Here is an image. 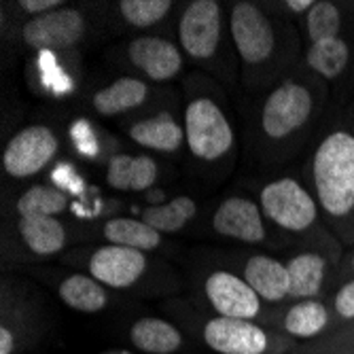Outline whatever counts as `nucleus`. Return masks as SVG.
Wrapping results in <instances>:
<instances>
[{"instance_id": "f257e3e1", "label": "nucleus", "mask_w": 354, "mask_h": 354, "mask_svg": "<svg viewBox=\"0 0 354 354\" xmlns=\"http://www.w3.org/2000/svg\"><path fill=\"white\" fill-rule=\"evenodd\" d=\"M312 196L335 236L354 244V136L335 130L323 138L310 164Z\"/></svg>"}, {"instance_id": "f03ea898", "label": "nucleus", "mask_w": 354, "mask_h": 354, "mask_svg": "<svg viewBox=\"0 0 354 354\" xmlns=\"http://www.w3.org/2000/svg\"><path fill=\"white\" fill-rule=\"evenodd\" d=\"M204 344L216 354H288L293 339L257 320L214 316L202 327Z\"/></svg>"}, {"instance_id": "7ed1b4c3", "label": "nucleus", "mask_w": 354, "mask_h": 354, "mask_svg": "<svg viewBox=\"0 0 354 354\" xmlns=\"http://www.w3.org/2000/svg\"><path fill=\"white\" fill-rule=\"evenodd\" d=\"M185 142L202 162H216L234 149V127L212 98H196L185 111Z\"/></svg>"}, {"instance_id": "20e7f679", "label": "nucleus", "mask_w": 354, "mask_h": 354, "mask_svg": "<svg viewBox=\"0 0 354 354\" xmlns=\"http://www.w3.org/2000/svg\"><path fill=\"white\" fill-rule=\"evenodd\" d=\"M259 206L263 216H268L282 232L306 234L310 232L320 214L316 198L299 180L284 176L268 183L261 189Z\"/></svg>"}, {"instance_id": "39448f33", "label": "nucleus", "mask_w": 354, "mask_h": 354, "mask_svg": "<svg viewBox=\"0 0 354 354\" xmlns=\"http://www.w3.org/2000/svg\"><path fill=\"white\" fill-rule=\"evenodd\" d=\"M314 113V93L299 81L280 83L263 102L261 130L270 140H286L301 132Z\"/></svg>"}, {"instance_id": "423d86ee", "label": "nucleus", "mask_w": 354, "mask_h": 354, "mask_svg": "<svg viewBox=\"0 0 354 354\" xmlns=\"http://www.w3.org/2000/svg\"><path fill=\"white\" fill-rule=\"evenodd\" d=\"M59 140L47 125H28L5 147L3 168L13 178H30L43 172L57 155Z\"/></svg>"}, {"instance_id": "0eeeda50", "label": "nucleus", "mask_w": 354, "mask_h": 354, "mask_svg": "<svg viewBox=\"0 0 354 354\" xmlns=\"http://www.w3.org/2000/svg\"><path fill=\"white\" fill-rule=\"evenodd\" d=\"M236 49L246 66H261L276 49V28L272 19L252 3H236L230 17Z\"/></svg>"}, {"instance_id": "6e6552de", "label": "nucleus", "mask_w": 354, "mask_h": 354, "mask_svg": "<svg viewBox=\"0 0 354 354\" xmlns=\"http://www.w3.org/2000/svg\"><path fill=\"white\" fill-rule=\"evenodd\" d=\"M223 19L216 0H193L178 21V41L193 59H208L221 43Z\"/></svg>"}, {"instance_id": "1a4fd4ad", "label": "nucleus", "mask_w": 354, "mask_h": 354, "mask_svg": "<svg viewBox=\"0 0 354 354\" xmlns=\"http://www.w3.org/2000/svg\"><path fill=\"white\" fill-rule=\"evenodd\" d=\"M204 293L216 316L257 320L263 314V301L238 274L216 270L204 282Z\"/></svg>"}, {"instance_id": "9d476101", "label": "nucleus", "mask_w": 354, "mask_h": 354, "mask_svg": "<svg viewBox=\"0 0 354 354\" xmlns=\"http://www.w3.org/2000/svg\"><path fill=\"white\" fill-rule=\"evenodd\" d=\"M85 35V17L77 9H57L24 24V41L39 51H62L77 45Z\"/></svg>"}, {"instance_id": "9b49d317", "label": "nucleus", "mask_w": 354, "mask_h": 354, "mask_svg": "<svg viewBox=\"0 0 354 354\" xmlns=\"http://www.w3.org/2000/svg\"><path fill=\"white\" fill-rule=\"evenodd\" d=\"M147 270V254L125 246H102L89 259V276L109 288H130Z\"/></svg>"}, {"instance_id": "f8f14e48", "label": "nucleus", "mask_w": 354, "mask_h": 354, "mask_svg": "<svg viewBox=\"0 0 354 354\" xmlns=\"http://www.w3.org/2000/svg\"><path fill=\"white\" fill-rule=\"evenodd\" d=\"M212 230L223 238L246 244H259L268 236L261 206L240 196L221 202L212 216Z\"/></svg>"}, {"instance_id": "ddd939ff", "label": "nucleus", "mask_w": 354, "mask_h": 354, "mask_svg": "<svg viewBox=\"0 0 354 354\" xmlns=\"http://www.w3.org/2000/svg\"><path fill=\"white\" fill-rule=\"evenodd\" d=\"M127 55L134 66L153 81H170L183 68L180 49L162 37H140L132 41Z\"/></svg>"}, {"instance_id": "4468645a", "label": "nucleus", "mask_w": 354, "mask_h": 354, "mask_svg": "<svg viewBox=\"0 0 354 354\" xmlns=\"http://www.w3.org/2000/svg\"><path fill=\"white\" fill-rule=\"evenodd\" d=\"M242 278L266 304H282L288 299V270L286 263L268 254H254L244 263Z\"/></svg>"}, {"instance_id": "2eb2a0df", "label": "nucleus", "mask_w": 354, "mask_h": 354, "mask_svg": "<svg viewBox=\"0 0 354 354\" xmlns=\"http://www.w3.org/2000/svg\"><path fill=\"white\" fill-rule=\"evenodd\" d=\"M331 314L327 304L320 299L295 301L280 314L276 331L291 339H314L329 329Z\"/></svg>"}, {"instance_id": "dca6fc26", "label": "nucleus", "mask_w": 354, "mask_h": 354, "mask_svg": "<svg viewBox=\"0 0 354 354\" xmlns=\"http://www.w3.org/2000/svg\"><path fill=\"white\" fill-rule=\"evenodd\" d=\"M286 270H288V299L293 301L318 299L327 276V261L323 254L318 252L295 254L286 263Z\"/></svg>"}, {"instance_id": "f3484780", "label": "nucleus", "mask_w": 354, "mask_h": 354, "mask_svg": "<svg viewBox=\"0 0 354 354\" xmlns=\"http://www.w3.org/2000/svg\"><path fill=\"white\" fill-rule=\"evenodd\" d=\"M130 344L145 354H174L185 346V337L168 320L147 316L130 327Z\"/></svg>"}, {"instance_id": "a211bd4d", "label": "nucleus", "mask_w": 354, "mask_h": 354, "mask_svg": "<svg viewBox=\"0 0 354 354\" xmlns=\"http://www.w3.org/2000/svg\"><path fill=\"white\" fill-rule=\"evenodd\" d=\"M157 180V164L149 155H113L106 166V183L117 191H145Z\"/></svg>"}, {"instance_id": "6ab92c4d", "label": "nucleus", "mask_w": 354, "mask_h": 354, "mask_svg": "<svg viewBox=\"0 0 354 354\" xmlns=\"http://www.w3.org/2000/svg\"><path fill=\"white\" fill-rule=\"evenodd\" d=\"M130 138L151 151L174 153L185 142V127L170 113H159L151 119L134 123L130 127Z\"/></svg>"}, {"instance_id": "aec40b11", "label": "nucleus", "mask_w": 354, "mask_h": 354, "mask_svg": "<svg viewBox=\"0 0 354 354\" xmlns=\"http://www.w3.org/2000/svg\"><path fill=\"white\" fill-rule=\"evenodd\" d=\"M149 98V85L136 77H121L111 85L95 91L93 95V109L104 117H115L138 109Z\"/></svg>"}, {"instance_id": "412c9836", "label": "nucleus", "mask_w": 354, "mask_h": 354, "mask_svg": "<svg viewBox=\"0 0 354 354\" xmlns=\"http://www.w3.org/2000/svg\"><path fill=\"white\" fill-rule=\"evenodd\" d=\"M17 230L24 244L35 254L49 257L66 246V230L55 216H24Z\"/></svg>"}, {"instance_id": "4be33fe9", "label": "nucleus", "mask_w": 354, "mask_h": 354, "mask_svg": "<svg viewBox=\"0 0 354 354\" xmlns=\"http://www.w3.org/2000/svg\"><path fill=\"white\" fill-rule=\"evenodd\" d=\"M57 295L68 308L83 314H98L109 306L106 286L100 284L93 276H85V274L68 276L59 284Z\"/></svg>"}, {"instance_id": "5701e85b", "label": "nucleus", "mask_w": 354, "mask_h": 354, "mask_svg": "<svg viewBox=\"0 0 354 354\" xmlns=\"http://www.w3.org/2000/svg\"><path fill=\"white\" fill-rule=\"evenodd\" d=\"M104 238L115 246L134 248L140 252L155 250L162 244V234L149 227L142 218H130V216L111 218L104 225Z\"/></svg>"}, {"instance_id": "b1692460", "label": "nucleus", "mask_w": 354, "mask_h": 354, "mask_svg": "<svg viewBox=\"0 0 354 354\" xmlns=\"http://www.w3.org/2000/svg\"><path fill=\"white\" fill-rule=\"evenodd\" d=\"M198 204L187 196H178L168 204L149 206L142 210L140 218L159 234H176L196 216Z\"/></svg>"}, {"instance_id": "393cba45", "label": "nucleus", "mask_w": 354, "mask_h": 354, "mask_svg": "<svg viewBox=\"0 0 354 354\" xmlns=\"http://www.w3.org/2000/svg\"><path fill=\"white\" fill-rule=\"evenodd\" d=\"M308 66L325 79H335L344 73L350 59V47L342 39L312 43L308 49Z\"/></svg>"}, {"instance_id": "a878e982", "label": "nucleus", "mask_w": 354, "mask_h": 354, "mask_svg": "<svg viewBox=\"0 0 354 354\" xmlns=\"http://www.w3.org/2000/svg\"><path fill=\"white\" fill-rule=\"evenodd\" d=\"M68 198L59 189L47 187V185H32L26 189L24 196L17 200L15 208L19 212V218L24 216H57L66 210Z\"/></svg>"}, {"instance_id": "bb28decb", "label": "nucleus", "mask_w": 354, "mask_h": 354, "mask_svg": "<svg viewBox=\"0 0 354 354\" xmlns=\"http://www.w3.org/2000/svg\"><path fill=\"white\" fill-rule=\"evenodd\" d=\"M339 28H342V15L335 3L320 0V3H314V7L308 11L306 30L312 43L339 39Z\"/></svg>"}, {"instance_id": "cd10ccee", "label": "nucleus", "mask_w": 354, "mask_h": 354, "mask_svg": "<svg viewBox=\"0 0 354 354\" xmlns=\"http://www.w3.org/2000/svg\"><path fill=\"white\" fill-rule=\"evenodd\" d=\"M123 19L134 28H151L174 7L170 0H121L117 5Z\"/></svg>"}, {"instance_id": "c85d7f7f", "label": "nucleus", "mask_w": 354, "mask_h": 354, "mask_svg": "<svg viewBox=\"0 0 354 354\" xmlns=\"http://www.w3.org/2000/svg\"><path fill=\"white\" fill-rule=\"evenodd\" d=\"M333 314L339 320H354V280L346 282L333 297Z\"/></svg>"}, {"instance_id": "c756f323", "label": "nucleus", "mask_w": 354, "mask_h": 354, "mask_svg": "<svg viewBox=\"0 0 354 354\" xmlns=\"http://www.w3.org/2000/svg\"><path fill=\"white\" fill-rule=\"evenodd\" d=\"M19 7L30 13V15H47L51 11H57V9H64V3L62 0H21Z\"/></svg>"}, {"instance_id": "7c9ffc66", "label": "nucleus", "mask_w": 354, "mask_h": 354, "mask_svg": "<svg viewBox=\"0 0 354 354\" xmlns=\"http://www.w3.org/2000/svg\"><path fill=\"white\" fill-rule=\"evenodd\" d=\"M17 346H19L17 335L7 325H0V354H15Z\"/></svg>"}, {"instance_id": "2f4dec72", "label": "nucleus", "mask_w": 354, "mask_h": 354, "mask_svg": "<svg viewBox=\"0 0 354 354\" xmlns=\"http://www.w3.org/2000/svg\"><path fill=\"white\" fill-rule=\"evenodd\" d=\"M284 7H288L293 13H308L314 7V0H286Z\"/></svg>"}, {"instance_id": "473e14b6", "label": "nucleus", "mask_w": 354, "mask_h": 354, "mask_svg": "<svg viewBox=\"0 0 354 354\" xmlns=\"http://www.w3.org/2000/svg\"><path fill=\"white\" fill-rule=\"evenodd\" d=\"M352 270H354V257H352Z\"/></svg>"}]
</instances>
